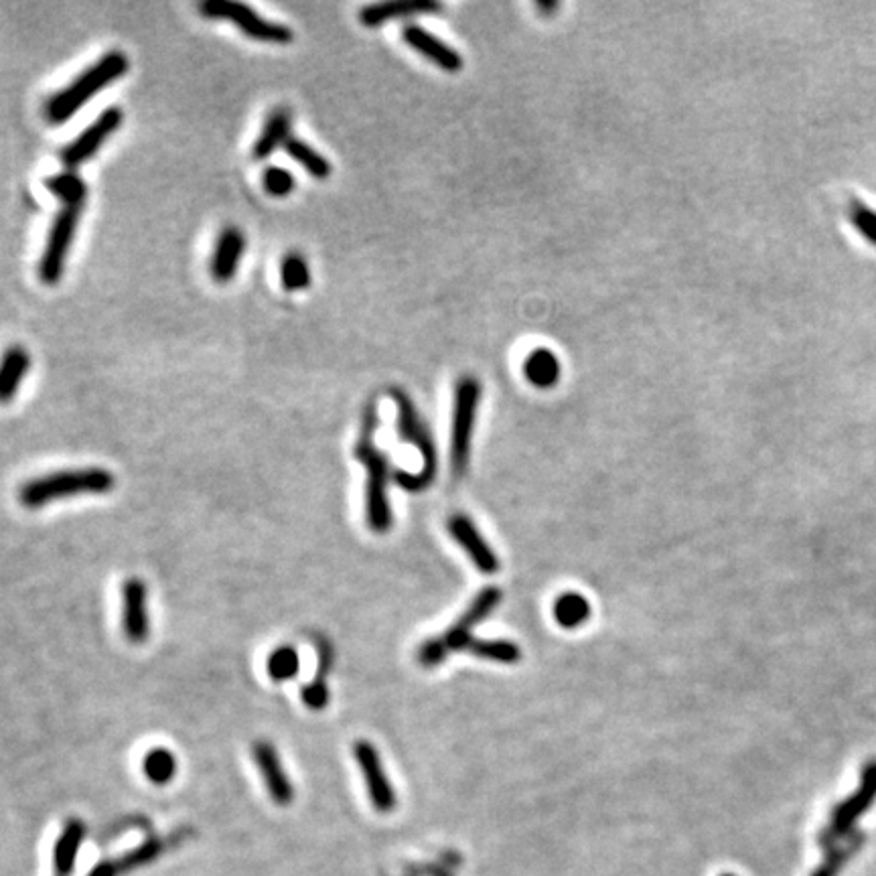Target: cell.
Here are the masks:
<instances>
[{
  "label": "cell",
  "instance_id": "cell-1",
  "mask_svg": "<svg viewBox=\"0 0 876 876\" xmlns=\"http://www.w3.org/2000/svg\"><path fill=\"white\" fill-rule=\"evenodd\" d=\"M378 424V404L374 400L363 412L355 459L368 471V477H365V520H368L370 530L384 534L392 528V505L388 499L390 459L374 443Z\"/></svg>",
  "mask_w": 876,
  "mask_h": 876
},
{
  "label": "cell",
  "instance_id": "cell-2",
  "mask_svg": "<svg viewBox=\"0 0 876 876\" xmlns=\"http://www.w3.org/2000/svg\"><path fill=\"white\" fill-rule=\"evenodd\" d=\"M130 61L122 51H110L92 63L82 76L73 80L67 88L53 94L43 108L47 122L59 126L73 118L82 106H86L96 94L104 92L108 86L126 76Z\"/></svg>",
  "mask_w": 876,
  "mask_h": 876
},
{
  "label": "cell",
  "instance_id": "cell-3",
  "mask_svg": "<svg viewBox=\"0 0 876 876\" xmlns=\"http://www.w3.org/2000/svg\"><path fill=\"white\" fill-rule=\"evenodd\" d=\"M114 485L116 477L102 467L57 471L23 483V487L19 489V501L27 509H39L57 499L78 495H106L114 489Z\"/></svg>",
  "mask_w": 876,
  "mask_h": 876
},
{
  "label": "cell",
  "instance_id": "cell-4",
  "mask_svg": "<svg viewBox=\"0 0 876 876\" xmlns=\"http://www.w3.org/2000/svg\"><path fill=\"white\" fill-rule=\"evenodd\" d=\"M501 591L497 587H487L483 589L473 601L471 605L465 609V613L441 635L426 639L418 651H416V662L426 668H438L441 666L451 653L457 651H467V647L471 645L473 631L477 625H481L501 603Z\"/></svg>",
  "mask_w": 876,
  "mask_h": 876
},
{
  "label": "cell",
  "instance_id": "cell-5",
  "mask_svg": "<svg viewBox=\"0 0 876 876\" xmlns=\"http://www.w3.org/2000/svg\"><path fill=\"white\" fill-rule=\"evenodd\" d=\"M392 398L398 406V434L402 443H410L412 447L418 449L420 457H422V469L420 473H406V471H398L394 475L396 483L406 489V491H424L430 487V483L436 477V469H438V459H436V449L432 443V436L428 426L424 424V420L420 418L412 398L400 390L394 388Z\"/></svg>",
  "mask_w": 876,
  "mask_h": 876
},
{
  "label": "cell",
  "instance_id": "cell-6",
  "mask_svg": "<svg viewBox=\"0 0 876 876\" xmlns=\"http://www.w3.org/2000/svg\"><path fill=\"white\" fill-rule=\"evenodd\" d=\"M481 400V384L475 376L459 378L455 386L453 430H451V469L459 479L467 473L473 447V430Z\"/></svg>",
  "mask_w": 876,
  "mask_h": 876
},
{
  "label": "cell",
  "instance_id": "cell-7",
  "mask_svg": "<svg viewBox=\"0 0 876 876\" xmlns=\"http://www.w3.org/2000/svg\"><path fill=\"white\" fill-rule=\"evenodd\" d=\"M199 11L205 19L228 21L236 25L246 37L272 45H288L295 41V33L282 23H272L260 17L252 7L236 0H203Z\"/></svg>",
  "mask_w": 876,
  "mask_h": 876
},
{
  "label": "cell",
  "instance_id": "cell-8",
  "mask_svg": "<svg viewBox=\"0 0 876 876\" xmlns=\"http://www.w3.org/2000/svg\"><path fill=\"white\" fill-rule=\"evenodd\" d=\"M876 801V759L866 761L860 773L858 789L834 810L830 824L820 834V846L830 850L850 836L856 820L868 812Z\"/></svg>",
  "mask_w": 876,
  "mask_h": 876
},
{
  "label": "cell",
  "instance_id": "cell-9",
  "mask_svg": "<svg viewBox=\"0 0 876 876\" xmlns=\"http://www.w3.org/2000/svg\"><path fill=\"white\" fill-rule=\"evenodd\" d=\"M82 209L84 207H61V211L53 219L39 262V278L47 286H55L63 276L65 262L82 217Z\"/></svg>",
  "mask_w": 876,
  "mask_h": 876
},
{
  "label": "cell",
  "instance_id": "cell-10",
  "mask_svg": "<svg viewBox=\"0 0 876 876\" xmlns=\"http://www.w3.org/2000/svg\"><path fill=\"white\" fill-rule=\"evenodd\" d=\"M124 112L118 106L106 108L80 136L73 138L61 151V163L67 171H76L84 163H88L100 149L102 144L122 126Z\"/></svg>",
  "mask_w": 876,
  "mask_h": 876
},
{
  "label": "cell",
  "instance_id": "cell-11",
  "mask_svg": "<svg viewBox=\"0 0 876 876\" xmlns=\"http://www.w3.org/2000/svg\"><path fill=\"white\" fill-rule=\"evenodd\" d=\"M353 757H355V763L359 765L361 775L365 779V787H368L372 806L382 814L394 812L396 803H398L396 789L386 775V769H384V763H382L378 749L370 741H355L353 743Z\"/></svg>",
  "mask_w": 876,
  "mask_h": 876
},
{
  "label": "cell",
  "instance_id": "cell-12",
  "mask_svg": "<svg viewBox=\"0 0 876 876\" xmlns=\"http://www.w3.org/2000/svg\"><path fill=\"white\" fill-rule=\"evenodd\" d=\"M122 629L132 643H142L151 635L149 587L138 576H130L122 584Z\"/></svg>",
  "mask_w": 876,
  "mask_h": 876
},
{
  "label": "cell",
  "instance_id": "cell-13",
  "mask_svg": "<svg viewBox=\"0 0 876 876\" xmlns=\"http://www.w3.org/2000/svg\"><path fill=\"white\" fill-rule=\"evenodd\" d=\"M453 540L467 552L481 574H495L499 570V558L487 544L475 522L465 514H455L447 522Z\"/></svg>",
  "mask_w": 876,
  "mask_h": 876
},
{
  "label": "cell",
  "instance_id": "cell-14",
  "mask_svg": "<svg viewBox=\"0 0 876 876\" xmlns=\"http://www.w3.org/2000/svg\"><path fill=\"white\" fill-rule=\"evenodd\" d=\"M252 755H254V761L264 777V785H266L272 801L278 803V806H288V803L295 799V785L290 783V779L282 767V759H280L278 749L268 741H256L252 747Z\"/></svg>",
  "mask_w": 876,
  "mask_h": 876
},
{
  "label": "cell",
  "instance_id": "cell-15",
  "mask_svg": "<svg viewBox=\"0 0 876 876\" xmlns=\"http://www.w3.org/2000/svg\"><path fill=\"white\" fill-rule=\"evenodd\" d=\"M246 252V236L240 228L236 226H228L224 228V232L219 234L213 254H211V262H209V272L213 276L215 282H230L238 268H240V260Z\"/></svg>",
  "mask_w": 876,
  "mask_h": 876
},
{
  "label": "cell",
  "instance_id": "cell-16",
  "mask_svg": "<svg viewBox=\"0 0 876 876\" xmlns=\"http://www.w3.org/2000/svg\"><path fill=\"white\" fill-rule=\"evenodd\" d=\"M404 41L449 73H457L463 69V57L459 55L457 49H453L451 45H447L445 41L434 37L432 33H428L418 25L404 27Z\"/></svg>",
  "mask_w": 876,
  "mask_h": 876
},
{
  "label": "cell",
  "instance_id": "cell-17",
  "mask_svg": "<svg viewBox=\"0 0 876 876\" xmlns=\"http://www.w3.org/2000/svg\"><path fill=\"white\" fill-rule=\"evenodd\" d=\"M441 9L443 7L434 3V0H398V3H380L361 9L359 21L363 27H380L388 21H396L420 13H436Z\"/></svg>",
  "mask_w": 876,
  "mask_h": 876
},
{
  "label": "cell",
  "instance_id": "cell-18",
  "mask_svg": "<svg viewBox=\"0 0 876 876\" xmlns=\"http://www.w3.org/2000/svg\"><path fill=\"white\" fill-rule=\"evenodd\" d=\"M31 355L21 345H11L0 357V404H9L27 378Z\"/></svg>",
  "mask_w": 876,
  "mask_h": 876
},
{
  "label": "cell",
  "instance_id": "cell-19",
  "mask_svg": "<svg viewBox=\"0 0 876 876\" xmlns=\"http://www.w3.org/2000/svg\"><path fill=\"white\" fill-rule=\"evenodd\" d=\"M86 838V824L82 820L71 818L65 826L61 836L57 838L55 850H53V870L55 876H69L73 866H76V858L80 852V846Z\"/></svg>",
  "mask_w": 876,
  "mask_h": 876
},
{
  "label": "cell",
  "instance_id": "cell-20",
  "mask_svg": "<svg viewBox=\"0 0 876 876\" xmlns=\"http://www.w3.org/2000/svg\"><path fill=\"white\" fill-rule=\"evenodd\" d=\"M290 112L286 108H276L272 110V114L268 116V120L264 122V128L258 136V140L254 142V159L264 161L268 159L276 149L284 146L288 142V134H290Z\"/></svg>",
  "mask_w": 876,
  "mask_h": 876
},
{
  "label": "cell",
  "instance_id": "cell-21",
  "mask_svg": "<svg viewBox=\"0 0 876 876\" xmlns=\"http://www.w3.org/2000/svg\"><path fill=\"white\" fill-rule=\"evenodd\" d=\"M333 666V647L327 639H319V668L315 680L301 690V698L307 708L323 710L329 704V686L327 678Z\"/></svg>",
  "mask_w": 876,
  "mask_h": 876
},
{
  "label": "cell",
  "instance_id": "cell-22",
  "mask_svg": "<svg viewBox=\"0 0 876 876\" xmlns=\"http://www.w3.org/2000/svg\"><path fill=\"white\" fill-rule=\"evenodd\" d=\"M552 613H554V621L560 627L578 629L580 625H584L591 619L593 611H591V603L587 597L580 595V593H574V591H568V593H562L556 597Z\"/></svg>",
  "mask_w": 876,
  "mask_h": 876
},
{
  "label": "cell",
  "instance_id": "cell-23",
  "mask_svg": "<svg viewBox=\"0 0 876 876\" xmlns=\"http://www.w3.org/2000/svg\"><path fill=\"white\" fill-rule=\"evenodd\" d=\"M524 374L530 384L538 388H550L560 378V361L550 349H536L524 363Z\"/></svg>",
  "mask_w": 876,
  "mask_h": 876
},
{
  "label": "cell",
  "instance_id": "cell-24",
  "mask_svg": "<svg viewBox=\"0 0 876 876\" xmlns=\"http://www.w3.org/2000/svg\"><path fill=\"white\" fill-rule=\"evenodd\" d=\"M45 187L63 203V207H84L88 199V185L73 171L47 177Z\"/></svg>",
  "mask_w": 876,
  "mask_h": 876
},
{
  "label": "cell",
  "instance_id": "cell-25",
  "mask_svg": "<svg viewBox=\"0 0 876 876\" xmlns=\"http://www.w3.org/2000/svg\"><path fill=\"white\" fill-rule=\"evenodd\" d=\"M467 653L497 664H518L522 660V649L509 639H473Z\"/></svg>",
  "mask_w": 876,
  "mask_h": 876
},
{
  "label": "cell",
  "instance_id": "cell-26",
  "mask_svg": "<svg viewBox=\"0 0 876 876\" xmlns=\"http://www.w3.org/2000/svg\"><path fill=\"white\" fill-rule=\"evenodd\" d=\"M284 151L290 159H295L309 175H313L319 181L327 179L333 171L331 163L321 153H317L311 144H307L301 138H295V136L288 138V142L284 144Z\"/></svg>",
  "mask_w": 876,
  "mask_h": 876
},
{
  "label": "cell",
  "instance_id": "cell-27",
  "mask_svg": "<svg viewBox=\"0 0 876 876\" xmlns=\"http://www.w3.org/2000/svg\"><path fill=\"white\" fill-rule=\"evenodd\" d=\"M142 773L155 785H167L177 773V759L169 749L157 747L144 755Z\"/></svg>",
  "mask_w": 876,
  "mask_h": 876
},
{
  "label": "cell",
  "instance_id": "cell-28",
  "mask_svg": "<svg viewBox=\"0 0 876 876\" xmlns=\"http://www.w3.org/2000/svg\"><path fill=\"white\" fill-rule=\"evenodd\" d=\"M280 282L290 292H299L311 286V266L301 252H288L282 258Z\"/></svg>",
  "mask_w": 876,
  "mask_h": 876
},
{
  "label": "cell",
  "instance_id": "cell-29",
  "mask_svg": "<svg viewBox=\"0 0 876 876\" xmlns=\"http://www.w3.org/2000/svg\"><path fill=\"white\" fill-rule=\"evenodd\" d=\"M266 670H268V676H270L274 682H286V680H290V678H295V676L299 674V670H301V657H299V651H297L295 647H292V645H280V647H276V649L268 655Z\"/></svg>",
  "mask_w": 876,
  "mask_h": 876
},
{
  "label": "cell",
  "instance_id": "cell-30",
  "mask_svg": "<svg viewBox=\"0 0 876 876\" xmlns=\"http://www.w3.org/2000/svg\"><path fill=\"white\" fill-rule=\"evenodd\" d=\"M862 842H864L862 834H852L846 840H842L840 844H836L834 848H830L824 862L816 868V872L812 876H838V872L844 868L848 858L854 852H858Z\"/></svg>",
  "mask_w": 876,
  "mask_h": 876
},
{
  "label": "cell",
  "instance_id": "cell-31",
  "mask_svg": "<svg viewBox=\"0 0 876 876\" xmlns=\"http://www.w3.org/2000/svg\"><path fill=\"white\" fill-rule=\"evenodd\" d=\"M848 215H850L852 226L858 230V234L866 242L876 246V209H872L862 199L854 197L848 203Z\"/></svg>",
  "mask_w": 876,
  "mask_h": 876
},
{
  "label": "cell",
  "instance_id": "cell-32",
  "mask_svg": "<svg viewBox=\"0 0 876 876\" xmlns=\"http://www.w3.org/2000/svg\"><path fill=\"white\" fill-rule=\"evenodd\" d=\"M262 185L272 197H286L297 187L295 177L282 167H268L262 175Z\"/></svg>",
  "mask_w": 876,
  "mask_h": 876
},
{
  "label": "cell",
  "instance_id": "cell-33",
  "mask_svg": "<svg viewBox=\"0 0 876 876\" xmlns=\"http://www.w3.org/2000/svg\"><path fill=\"white\" fill-rule=\"evenodd\" d=\"M163 850H165V842H163V840H149V842H144L142 846H138L136 850H132L130 854H126L124 858L118 860V862H120V868H122V870L138 868V866H142V864H146V862H151L153 858H157Z\"/></svg>",
  "mask_w": 876,
  "mask_h": 876
},
{
  "label": "cell",
  "instance_id": "cell-34",
  "mask_svg": "<svg viewBox=\"0 0 876 876\" xmlns=\"http://www.w3.org/2000/svg\"><path fill=\"white\" fill-rule=\"evenodd\" d=\"M118 872H122L120 862H118V860H108V862L98 864V866L90 872V876H118Z\"/></svg>",
  "mask_w": 876,
  "mask_h": 876
},
{
  "label": "cell",
  "instance_id": "cell-35",
  "mask_svg": "<svg viewBox=\"0 0 876 876\" xmlns=\"http://www.w3.org/2000/svg\"><path fill=\"white\" fill-rule=\"evenodd\" d=\"M538 9L546 13H554L558 9V3H538Z\"/></svg>",
  "mask_w": 876,
  "mask_h": 876
},
{
  "label": "cell",
  "instance_id": "cell-36",
  "mask_svg": "<svg viewBox=\"0 0 876 876\" xmlns=\"http://www.w3.org/2000/svg\"><path fill=\"white\" fill-rule=\"evenodd\" d=\"M722 876H735V874H722Z\"/></svg>",
  "mask_w": 876,
  "mask_h": 876
}]
</instances>
